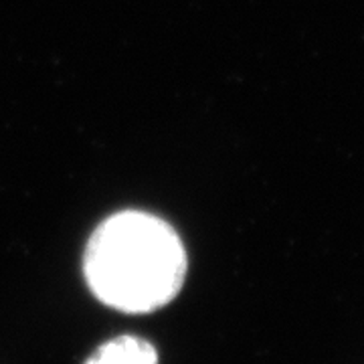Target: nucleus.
<instances>
[{
	"mask_svg": "<svg viewBox=\"0 0 364 364\" xmlns=\"http://www.w3.org/2000/svg\"><path fill=\"white\" fill-rule=\"evenodd\" d=\"M83 364H158V350L150 340L124 334L97 346Z\"/></svg>",
	"mask_w": 364,
	"mask_h": 364,
	"instance_id": "2",
	"label": "nucleus"
},
{
	"mask_svg": "<svg viewBox=\"0 0 364 364\" xmlns=\"http://www.w3.org/2000/svg\"><path fill=\"white\" fill-rule=\"evenodd\" d=\"M186 251L168 223L148 213L124 210L91 233L83 273L91 294L126 314L168 306L186 279Z\"/></svg>",
	"mask_w": 364,
	"mask_h": 364,
	"instance_id": "1",
	"label": "nucleus"
}]
</instances>
